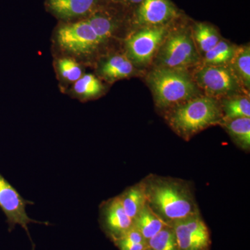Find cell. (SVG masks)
Returning a JSON list of instances; mask_svg holds the SVG:
<instances>
[{
  "label": "cell",
  "instance_id": "cell-1",
  "mask_svg": "<svg viewBox=\"0 0 250 250\" xmlns=\"http://www.w3.org/2000/svg\"><path fill=\"white\" fill-rule=\"evenodd\" d=\"M143 184L147 205L167 225L198 214V207L190 188L177 179L152 175Z\"/></svg>",
  "mask_w": 250,
  "mask_h": 250
},
{
  "label": "cell",
  "instance_id": "cell-2",
  "mask_svg": "<svg viewBox=\"0 0 250 250\" xmlns=\"http://www.w3.org/2000/svg\"><path fill=\"white\" fill-rule=\"evenodd\" d=\"M223 112L215 98L197 96L172 108L167 116L171 127L186 140L223 119Z\"/></svg>",
  "mask_w": 250,
  "mask_h": 250
},
{
  "label": "cell",
  "instance_id": "cell-3",
  "mask_svg": "<svg viewBox=\"0 0 250 250\" xmlns=\"http://www.w3.org/2000/svg\"><path fill=\"white\" fill-rule=\"evenodd\" d=\"M147 80L156 106L161 108L171 109L199 93L195 81L185 70L159 67L149 73Z\"/></svg>",
  "mask_w": 250,
  "mask_h": 250
},
{
  "label": "cell",
  "instance_id": "cell-4",
  "mask_svg": "<svg viewBox=\"0 0 250 250\" xmlns=\"http://www.w3.org/2000/svg\"><path fill=\"white\" fill-rule=\"evenodd\" d=\"M159 50V67L185 70L199 60L196 46L187 31L167 34Z\"/></svg>",
  "mask_w": 250,
  "mask_h": 250
},
{
  "label": "cell",
  "instance_id": "cell-5",
  "mask_svg": "<svg viewBox=\"0 0 250 250\" xmlns=\"http://www.w3.org/2000/svg\"><path fill=\"white\" fill-rule=\"evenodd\" d=\"M194 81L207 96L213 98L234 95L242 86L231 67L227 65H204L195 72Z\"/></svg>",
  "mask_w": 250,
  "mask_h": 250
},
{
  "label": "cell",
  "instance_id": "cell-6",
  "mask_svg": "<svg viewBox=\"0 0 250 250\" xmlns=\"http://www.w3.org/2000/svg\"><path fill=\"white\" fill-rule=\"evenodd\" d=\"M28 205H34V202L24 200L16 189L0 174V208L6 215L9 231H13L16 225L22 227L30 238L33 250H34V244L31 240L28 225L31 223L49 224L29 218L26 210Z\"/></svg>",
  "mask_w": 250,
  "mask_h": 250
},
{
  "label": "cell",
  "instance_id": "cell-7",
  "mask_svg": "<svg viewBox=\"0 0 250 250\" xmlns=\"http://www.w3.org/2000/svg\"><path fill=\"white\" fill-rule=\"evenodd\" d=\"M57 41L62 49L78 55L91 54L102 44L85 21L65 24L59 28Z\"/></svg>",
  "mask_w": 250,
  "mask_h": 250
},
{
  "label": "cell",
  "instance_id": "cell-8",
  "mask_svg": "<svg viewBox=\"0 0 250 250\" xmlns=\"http://www.w3.org/2000/svg\"><path fill=\"white\" fill-rule=\"evenodd\" d=\"M167 35V28L145 27L130 36L126 47L132 62L146 65L151 62Z\"/></svg>",
  "mask_w": 250,
  "mask_h": 250
},
{
  "label": "cell",
  "instance_id": "cell-9",
  "mask_svg": "<svg viewBox=\"0 0 250 250\" xmlns=\"http://www.w3.org/2000/svg\"><path fill=\"white\" fill-rule=\"evenodd\" d=\"M173 229L179 250H209L210 233L200 213L170 225Z\"/></svg>",
  "mask_w": 250,
  "mask_h": 250
},
{
  "label": "cell",
  "instance_id": "cell-10",
  "mask_svg": "<svg viewBox=\"0 0 250 250\" xmlns=\"http://www.w3.org/2000/svg\"><path fill=\"white\" fill-rule=\"evenodd\" d=\"M100 223L104 231L113 241L121 238L134 227V221L125 211L118 196L101 205Z\"/></svg>",
  "mask_w": 250,
  "mask_h": 250
},
{
  "label": "cell",
  "instance_id": "cell-11",
  "mask_svg": "<svg viewBox=\"0 0 250 250\" xmlns=\"http://www.w3.org/2000/svg\"><path fill=\"white\" fill-rule=\"evenodd\" d=\"M177 16L169 0H143L136 12V22L144 27L165 26Z\"/></svg>",
  "mask_w": 250,
  "mask_h": 250
},
{
  "label": "cell",
  "instance_id": "cell-12",
  "mask_svg": "<svg viewBox=\"0 0 250 250\" xmlns=\"http://www.w3.org/2000/svg\"><path fill=\"white\" fill-rule=\"evenodd\" d=\"M49 9L62 18L84 16L93 9L96 0H48Z\"/></svg>",
  "mask_w": 250,
  "mask_h": 250
},
{
  "label": "cell",
  "instance_id": "cell-13",
  "mask_svg": "<svg viewBox=\"0 0 250 250\" xmlns=\"http://www.w3.org/2000/svg\"><path fill=\"white\" fill-rule=\"evenodd\" d=\"M118 197L125 211L133 221L147 204L143 182L128 188Z\"/></svg>",
  "mask_w": 250,
  "mask_h": 250
},
{
  "label": "cell",
  "instance_id": "cell-14",
  "mask_svg": "<svg viewBox=\"0 0 250 250\" xmlns=\"http://www.w3.org/2000/svg\"><path fill=\"white\" fill-rule=\"evenodd\" d=\"M166 224L149 207L147 204L134 220V227L144 237L146 241L165 228Z\"/></svg>",
  "mask_w": 250,
  "mask_h": 250
},
{
  "label": "cell",
  "instance_id": "cell-15",
  "mask_svg": "<svg viewBox=\"0 0 250 250\" xmlns=\"http://www.w3.org/2000/svg\"><path fill=\"white\" fill-rule=\"evenodd\" d=\"M100 72L108 80H120L130 76L134 72V65L127 57L115 55L103 62Z\"/></svg>",
  "mask_w": 250,
  "mask_h": 250
},
{
  "label": "cell",
  "instance_id": "cell-16",
  "mask_svg": "<svg viewBox=\"0 0 250 250\" xmlns=\"http://www.w3.org/2000/svg\"><path fill=\"white\" fill-rule=\"evenodd\" d=\"M241 85L249 89L250 85V48L249 45L236 48L229 63Z\"/></svg>",
  "mask_w": 250,
  "mask_h": 250
},
{
  "label": "cell",
  "instance_id": "cell-17",
  "mask_svg": "<svg viewBox=\"0 0 250 250\" xmlns=\"http://www.w3.org/2000/svg\"><path fill=\"white\" fill-rule=\"evenodd\" d=\"M220 107L225 114L224 121L250 118V102L248 97L236 95L227 97Z\"/></svg>",
  "mask_w": 250,
  "mask_h": 250
},
{
  "label": "cell",
  "instance_id": "cell-18",
  "mask_svg": "<svg viewBox=\"0 0 250 250\" xmlns=\"http://www.w3.org/2000/svg\"><path fill=\"white\" fill-rule=\"evenodd\" d=\"M224 126L236 145L244 150H250V118L224 121Z\"/></svg>",
  "mask_w": 250,
  "mask_h": 250
},
{
  "label": "cell",
  "instance_id": "cell-19",
  "mask_svg": "<svg viewBox=\"0 0 250 250\" xmlns=\"http://www.w3.org/2000/svg\"><path fill=\"white\" fill-rule=\"evenodd\" d=\"M193 38L195 46L204 54L214 47L221 41L216 29L206 23H198L195 25Z\"/></svg>",
  "mask_w": 250,
  "mask_h": 250
},
{
  "label": "cell",
  "instance_id": "cell-20",
  "mask_svg": "<svg viewBox=\"0 0 250 250\" xmlns=\"http://www.w3.org/2000/svg\"><path fill=\"white\" fill-rule=\"evenodd\" d=\"M237 47L221 40L210 50L204 54L205 65H228L234 56Z\"/></svg>",
  "mask_w": 250,
  "mask_h": 250
},
{
  "label": "cell",
  "instance_id": "cell-21",
  "mask_svg": "<svg viewBox=\"0 0 250 250\" xmlns=\"http://www.w3.org/2000/svg\"><path fill=\"white\" fill-rule=\"evenodd\" d=\"M85 21L95 31L102 44L111 37L116 29L113 20L101 13H95Z\"/></svg>",
  "mask_w": 250,
  "mask_h": 250
},
{
  "label": "cell",
  "instance_id": "cell-22",
  "mask_svg": "<svg viewBox=\"0 0 250 250\" xmlns=\"http://www.w3.org/2000/svg\"><path fill=\"white\" fill-rule=\"evenodd\" d=\"M149 250H179L173 229L166 225L155 236L147 241Z\"/></svg>",
  "mask_w": 250,
  "mask_h": 250
},
{
  "label": "cell",
  "instance_id": "cell-23",
  "mask_svg": "<svg viewBox=\"0 0 250 250\" xmlns=\"http://www.w3.org/2000/svg\"><path fill=\"white\" fill-rule=\"evenodd\" d=\"M103 89V84L97 77L91 74L83 75L75 82L74 90L75 93L83 98L96 97Z\"/></svg>",
  "mask_w": 250,
  "mask_h": 250
},
{
  "label": "cell",
  "instance_id": "cell-24",
  "mask_svg": "<svg viewBox=\"0 0 250 250\" xmlns=\"http://www.w3.org/2000/svg\"><path fill=\"white\" fill-rule=\"evenodd\" d=\"M58 67L62 76L70 82H77L82 76V68L74 59H60L58 62Z\"/></svg>",
  "mask_w": 250,
  "mask_h": 250
},
{
  "label": "cell",
  "instance_id": "cell-25",
  "mask_svg": "<svg viewBox=\"0 0 250 250\" xmlns=\"http://www.w3.org/2000/svg\"><path fill=\"white\" fill-rule=\"evenodd\" d=\"M113 243L120 250H146L147 249V243H134L123 241L122 239L116 240L113 241Z\"/></svg>",
  "mask_w": 250,
  "mask_h": 250
},
{
  "label": "cell",
  "instance_id": "cell-26",
  "mask_svg": "<svg viewBox=\"0 0 250 250\" xmlns=\"http://www.w3.org/2000/svg\"><path fill=\"white\" fill-rule=\"evenodd\" d=\"M117 1H122V2L129 4H139L143 0H117Z\"/></svg>",
  "mask_w": 250,
  "mask_h": 250
},
{
  "label": "cell",
  "instance_id": "cell-27",
  "mask_svg": "<svg viewBox=\"0 0 250 250\" xmlns=\"http://www.w3.org/2000/svg\"><path fill=\"white\" fill-rule=\"evenodd\" d=\"M146 250H149V249H148V248H147V249H146Z\"/></svg>",
  "mask_w": 250,
  "mask_h": 250
}]
</instances>
